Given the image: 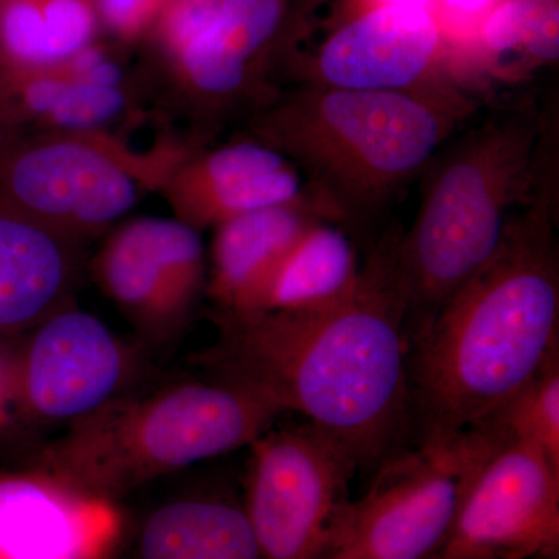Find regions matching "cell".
Returning <instances> with one entry per match:
<instances>
[{
	"label": "cell",
	"instance_id": "obj_25",
	"mask_svg": "<svg viewBox=\"0 0 559 559\" xmlns=\"http://www.w3.org/2000/svg\"><path fill=\"white\" fill-rule=\"evenodd\" d=\"M436 17L450 43L474 39L481 21L500 0H436Z\"/></svg>",
	"mask_w": 559,
	"mask_h": 559
},
{
	"label": "cell",
	"instance_id": "obj_15",
	"mask_svg": "<svg viewBox=\"0 0 559 559\" xmlns=\"http://www.w3.org/2000/svg\"><path fill=\"white\" fill-rule=\"evenodd\" d=\"M120 527L116 502L39 471L0 476V559H110Z\"/></svg>",
	"mask_w": 559,
	"mask_h": 559
},
{
	"label": "cell",
	"instance_id": "obj_20",
	"mask_svg": "<svg viewBox=\"0 0 559 559\" xmlns=\"http://www.w3.org/2000/svg\"><path fill=\"white\" fill-rule=\"evenodd\" d=\"M100 32L95 0H0V69L64 64Z\"/></svg>",
	"mask_w": 559,
	"mask_h": 559
},
{
	"label": "cell",
	"instance_id": "obj_3",
	"mask_svg": "<svg viewBox=\"0 0 559 559\" xmlns=\"http://www.w3.org/2000/svg\"><path fill=\"white\" fill-rule=\"evenodd\" d=\"M479 102L444 79L415 91L282 87L245 135L297 168L311 207L349 237L373 229Z\"/></svg>",
	"mask_w": 559,
	"mask_h": 559
},
{
	"label": "cell",
	"instance_id": "obj_14",
	"mask_svg": "<svg viewBox=\"0 0 559 559\" xmlns=\"http://www.w3.org/2000/svg\"><path fill=\"white\" fill-rule=\"evenodd\" d=\"M160 189L176 218L198 230L275 205H311L297 168L249 135L215 148H191Z\"/></svg>",
	"mask_w": 559,
	"mask_h": 559
},
{
	"label": "cell",
	"instance_id": "obj_28",
	"mask_svg": "<svg viewBox=\"0 0 559 559\" xmlns=\"http://www.w3.org/2000/svg\"><path fill=\"white\" fill-rule=\"evenodd\" d=\"M0 138H2V131H0Z\"/></svg>",
	"mask_w": 559,
	"mask_h": 559
},
{
	"label": "cell",
	"instance_id": "obj_22",
	"mask_svg": "<svg viewBox=\"0 0 559 559\" xmlns=\"http://www.w3.org/2000/svg\"><path fill=\"white\" fill-rule=\"evenodd\" d=\"M559 0H500L473 43L488 58L520 53L530 66L557 64Z\"/></svg>",
	"mask_w": 559,
	"mask_h": 559
},
{
	"label": "cell",
	"instance_id": "obj_23",
	"mask_svg": "<svg viewBox=\"0 0 559 559\" xmlns=\"http://www.w3.org/2000/svg\"><path fill=\"white\" fill-rule=\"evenodd\" d=\"M488 421L510 439L538 448L559 468V356Z\"/></svg>",
	"mask_w": 559,
	"mask_h": 559
},
{
	"label": "cell",
	"instance_id": "obj_18",
	"mask_svg": "<svg viewBox=\"0 0 559 559\" xmlns=\"http://www.w3.org/2000/svg\"><path fill=\"white\" fill-rule=\"evenodd\" d=\"M66 241L20 213L0 215V329L53 312L70 277Z\"/></svg>",
	"mask_w": 559,
	"mask_h": 559
},
{
	"label": "cell",
	"instance_id": "obj_4",
	"mask_svg": "<svg viewBox=\"0 0 559 559\" xmlns=\"http://www.w3.org/2000/svg\"><path fill=\"white\" fill-rule=\"evenodd\" d=\"M476 116L433 154L418 179L414 223L392 235L393 275L409 318L439 310L495 257L511 218L558 183L554 97L498 103Z\"/></svg>",
	"mask_w": 559,
	"mask_h": 559
},
{
	"label": "cell",
	"instance_id": "obj_6",
	"mask_svg": "<svg viewBox=\"0 0 559 559\" xmlns=\"http://www.w3.org/2000/svg\"><path fill=\"white\" fill-rule=\"evenodd\" d=\"M319 0H171L146 43L207 138L267 105Z\"/></svg>",
	"mask_w": 559,
	"mask_h": 559
},
{
	"label": "cell",
	"instance_id": "obj_9",
	"mask_svg": "<svg viewBox=\"0 0 559 559\" xmlns=\"http://www.w3.org/2000/svg\"><path fill=\"white\" fill-rule=\"evenodd\" d=\"M241 503L264 559H322L329 528L358 468L336 440L307 423L250 444Z\"/></svg>",
	"mask_w": 559,
	"mask_h": 559
},
{
	"label": "cell",
	"instance_id": "obj_8",
	"mask_svg": "<svg viewBox=\"0 0 559 559\" xmlns=\"http://www.w3.org/2000/svg\"><path fill=\"white\" fill-rule=\"evenodd\" d=\"M191 146L135 154L105 132H43L14 154L7 189L20 215L64 240L90 237L123 218Z\"/></svg>",
	"mask_w": 559,
	"mask_h": 559
},
{
	"label": "cell",
	"instance_id": "obj_5",
	"mask_svg": "<svg viewBox=\"0 0 559 559\" xmlns=\"http://www.w3.org/2000/svg\"><path fill=\"white\" fill-rule=\"evenodd\" d=\"M280 414L230 382H180L142 399L121 396L73 423L40 452L38 471L116 502L151 480L250 447Z\"/></svg>",
	"mask_w": 559,
	"mask_h": 559
},
{
	"label": "cell",
	"instance_id": "obj_7",
	"mask_svg": "<svg viewBox=\"0 0 559 559\" xmlns=\"http://www.w3.org/2000/svg\"><path fill=\"white\" fill-rule=\"evenodd\" d=\"M491 423L443 444L390 459L366 496L345 499L322 559H429L443 543L460 495L481 460L506 439Z\"/></svg>",
	"mask_w": 559,
	"mask_h": 559
},
{
	"label": "cell",
	"instance_id": "obj_1",
	"mask_svg": "<svg viewBox=\"0 0 559 559\" xmlns=\"http://www.w3.org/2000/svg\"><path fill=\"white\" fill-rule=\"evenodd\" d=\"M407 318L385 237L347 299L319 310L218 316L219 341L201 362L213 380L304 415L358 468L374 465L412 418Z\"/></svg>",
	"mask_w": 559,
	"mask_h": 559
},
{
	"label": "cell",
	"instance_id": "obj_12",
	"mask_svg": "<svg viewBox=\"0 0 559 559\" xmlns=\"http://www.w3.org/2000/svg\"><path fill=\"white\" fill-rule=\"evenodd\" d=\"M131 353L91 312L46 316L11 373L14 401L38 421L73 425L121 399Z\"/></svg>",
	"mask_w": 559,
	"mask_h": 559
},
{
	"label": "cell",
	"instance_id": "obj_19",
	"mask_svg": "<svg viewBox=\"0 0 559 559\" xmlns=\"http://www.w3.org/2000/svg\"><path fill=\"white\" fill-rule=\"evenodd\" d=\"M359 278L353 238L336 224L319 219L294 242L246 314L330 307L347 299Z\"/></svg>",
	"mask_w": 559,
	"mask_h": 559
},
{
	"label": "cell",
	"instance_id": "obj_11",
	"mask_svg": "<svg viewBox=\"0 0 559 559\" xmlns=\"http://www.w3.org/2000/svg\"><path fill=\"white\" fill-rule=\"evenodd\" d=\"M451 43L429 11L373 9L340 17L310 53L297 51L294 83L348 91H415L444 80Z\"/></svg>",
	"mask_w": 559,
	"mask_h": 559
},
{
	"label": "cell",
	"instance_id": "obj_2",
	"mask_svg": "<svg viewBox=\"0 0 559 559\" xmlns=\"http://www.w3.org/2000/svg\"><path fill=\"white\" fill-rule=\"evenodd\" d=\"M557 190L521 209L495 257L423 322L411 356L419 444L484 425L559 356Z\"/></svg>",
	"mask_w": 559,
	"mask_h": 559
},
{
	"label": "cell",
	"instance_id": "obj_27",
	"mask_svg": "<svg viewBox=\"0 0 559 559\" xmlns=\"http://www.w3.org/2000/svg\"><path fill=\"white\" fill-rule=\"evenodd\" d=\"M14 401L11 371L0 360V426L9 419L10 403Z\"/></svg>",
	"mask_w": 559,
	"mask_h": 559
},
{
	"label": "cell",
	"instance_id": "obj_24",
	"mask_svg": "<svg viewBox=\"0 0 559 559\" xmlns=\"http://www.w3.org/2000/svg\"><path fill=\"white\" fill-rule=\"evenodd\" d=\"M102 31L123 46L148 38L167 0H95Z\"/></svg>",
	"mask_w": 559,
	"mask_h": 559
},
{
	"label": "cell",
	"instance_id": "obj_16",
	"mask_svg": "<svg viewBox=\"0 0 559 559\" xmlns=\"http://www.w3.org/2000/svg\"><path fill=\"white\" fill-rule=\"evenodd\" d=\"M322 219L308 204H285L235 216L215 227L205 288L218 316L246 314L283 257Z\"/></svg>",
	"mask_w": 559,
	"mask_h": 559
},
{
	"label": "cell",
	"instance_id": "obj_21",
	"mask_svg": "<svg viewBox=\"0 0 559 559\" xmlns=\"http://www.w3.org/2000/svg\"><path fill=\"white\" fill-rule=\"evenodd\" d=\"M22 116L43 132H105L130 116L128 86H106L79 79L68 62L39 70L0 69Z\"/></svg>",
	"mask_w": 559,
	"mask_h": 559
},
{
	"label": "cell",
	"instance_id": "obj_17",
	"mask_svg": "<svg viewBox=\"0 0 559 559\" xmlns=\"http://www.w3.org/2000/svg\"><path fill=\"white\" fill-rule=\"evenodd\" d=\"M132 559H264L240 503L187 496L156 507L140 525Z\"/></svg>",
	"mask_w": 559,
	"mask_h": 559
},
{
	"label": "cell",
	"instance_id": "obj_10",
	"mask_svg": "<svg viewBox=\"0 0 559 559\" xmlns=\"http://www.w3.org/2000/svg\"><path fill=\"white\" fill-rule=\"evenodd\" d=\"M559 468L532 444L500 440L471 473L429 559H558Z\"/></svg>",
	"mask_w": 559,
	"mask_h": 559
},
{
	"label": "cell",
	"instance_id": "obj_13",
	"mask_svg": "<svg viewBox=\"0 0 559 559\" xmlns=\"http://www.w3.org/2000/svg\"><path fill=\"white\" fill-rule=\"evenodd\" d=\"M106 296L150 334L165 337L205 288L201 230L178 218H139L110 235L95 261Z\"/></svg>",
	"mask_w": 559,
	"mask_h": 559
},
{
	"label": "cell",
	"instance_id": "obj_26",
	"mask_svg": "<svg viewBox=\"0 0 559 559\" xmlns=\"http://www.w3.org/2000/svg\"><path fill=\"white\" fill-rule=\"evenodd\" d=\"M388 7L429 11L433 16L437 11L436 0H342L340 17L359 13V11L388 9Z\"/></svg>",
	"mask_w": 559,
	"mask_h": 559
}]
</instances>
